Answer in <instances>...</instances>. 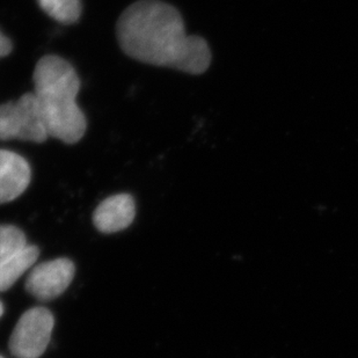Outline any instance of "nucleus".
Instances as JSON below:
<instances>
[{
    "mask_svg": "<svg viewBox=\"0 0 358 358\" xmlns=\"http://www.w3.org/2000/svg\"><path fill=\"white\" fill-rule=\"evenodd\" d=\"M116 35L125 55L146 64L201 75L211 63L206 41L187 34L179 10L160 0H138L127 7Z\"/></svg>",
    "mask_w": 358,
    "mask_h": 358,
    "instance_id": "nucleus-1",
    "label": "nucleus"
},
{
    "mask_svg": "<svg viewBox=\"0 0 358 358\" xmlns=\"http://www.w3.org/2000/svg\"><path fill=\"white\" fill-rule=\"evenodd\" d=\"M33 83L49 136L65 144L78 143L87 120L77 103L80 79L75 68L57 55H47L36 63Z\"/></svg>",
    "mask_w": 358,
    "mask_h": 358,
    "instance_id": "nucleus-2",
    "label": "nucleus"
},
{
    "mask_svg": "<svg viewBox=\"0 0 358 358\" xmlns=\"http://www.w3.org/2000/svg\"><path fill=\"white\" fill-rule=\"evenodd\" d=\"M49 137L33 92L0 105V141L19 139L40 144Z\"/></svg>",
    "mask_w": 358,
    "mask_h": 358,
    "instance_id": "nucleus-3",
    "label": "nucleus"
},
{
    "mask_svg": "<svg viewBox=\"0 0 358 358\" xmlns=\"http://www.w3.org/2000/svg\"><path fill=\"white\" fill-rule=\"evenodd\" d=\"M54 315L48 308H33L24 312L10 335L8 347L15 358L43 355L54 329Z\"/></svg>",
    "mask_w": 358,
    "mask_h": 358,
    "instance_id": "nucleus-4",
    "label": "nucleus"
},
{
    "mask_svg": "<svg viewBox=\"0 0 358 358\" xmlns=\"http://www.w3.org/2000/svg\"><path fill=\"white\" fill-rule=\"evenodd\" d=\"M75 273V264L66 257L47 261L31 269L26 290L38 301H52L70 287Z\"/></svg>",
    "mask_w": 358,
    "mask_h": 358,
    "instance_id": "nucleus-5",
    "label": "nucleus"
},
{
    "mask_svg": "<svg viewBox=\"0 0 358 358\" xmlns=\"http://www.w3.org/2000/svg\"><path fill=\"white\" fill-rule=\"evenodd\" d=\"M135 216L134 197L129 194H116L103 199L96 206L93 213V224L102 234H116L130 227Z\"/></svg>",
    "mask_w": 358,
    "mask_h": 358,
    "instance_id": "nucleus-6",
    "label": "nucleus"
},
{
    "mask_svg": "<svg viewBox=\"0 0 358 358\" xmlns=\"http://www.w3.org/2000/svg\"><path fill=\"white\" fill-rule=\"evenodd\" d=\"M31 179V166L24 157L8 150H0V204L21 196Z\"/></svg>",
    "mask_w": 358,
    "mask_h": 358,
    "instance_id": "nucleus-7",
    "label": "nucleus"
},
{
    "mask_svg": "<svg viewBox=\"0 0 358 358\" xmlns=\"http://www.w3.org/2000/svg\"><path fill=\"white\" fill-rule=\"evenodd\" d=\"M38 257L40 250L38 247L27 245L19 253L0 262V292L13 287V284L34 266Z\"/></svg>",
    "mask_w": 358,
    "mask_h": 358,
    "instance_id": "nucleus-8",
    "label": "nucleus"
},
{
    "mask_svg": "<svg viewBox=\"0 0 358 358\" xmlns=\"http://www.w3.org/2000/svg\"><path fill=\"white\" fill-rule=\"evenodd\" d=\"M38 3L44 13L59 24H73L80 19V0H38Z\"/></svg>",
    "mask_w": 358,
    "mask_h": 358,
    "instance_id": "nucleus-9",
    "label": "nucleus"
},
{
    "mask_svg": "<svg viewBox=\"0 0 358 358\" xmlns=\"http://www.w3.org/2000/svg\"><path fill=\"white\" fill-rule=\"evenodd\" d=\"M24 232L13 225H0V262L10 259L27 246Z\"/></svg>",
    "mask_w": 358,
    "mask_h": 358,
    "instance_id": "nucleus-10",
    "label": "nucleus"
},
{
    "mask_svg": "<svg viewBox=\"0 0 358 358\" xmlns=\"http://www.w3.org/2000/svg\"><path fill=\"white\" fill-rule=\"evenodd\" d=\"M13 50V43L0 31V58L6 57Z\"/></svg>",
    "mask_w": 358,
    "mask_h": 358,
    "instance_id": "nucleus-11",
    "label": "nucleus"
},
{
    "mask_svg": "<svg viewBox=\"0 0 358 358\" xmlns=\"http://www.w3.org/2000/svg\"><path fill=\"white\" fill-rule=\"evenodd\" d=\"M3 303H1V301H0V318H1V317H3Z\"/></svg>",
    "mask_w": 358,
    "mask_h": 358,
    "instance_id": "nucleus-12",
    "label": "nucleus"
},
{
    "mask_svg": "<svg viewBox=\"0 0 358 358\" xmlns=\"http://www.w3.org/2000/svg\"><path fill=\"white\" fill-rule=\"evenodd\" d=\"M0 358H3V356H0Z\"/></svg>",
    "mask_w": 358,
    "mask_h": 358,
    "instance_id": "nucleus-13",
    "label": "nucleus"
}]
</instances>
